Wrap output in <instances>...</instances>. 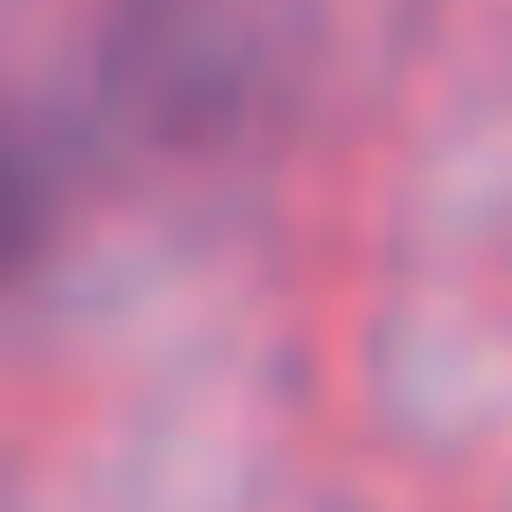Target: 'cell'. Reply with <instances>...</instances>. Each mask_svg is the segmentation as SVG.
<instances>
[{
    "label": "cell",
    "instance_id": "6da1fadb",
    "mask_svg": "<svg viewBox=\"0 0 512 512\" xmlns=\"http://www.w3.org/2000/svg\"><path fill=\"white\" fill-rule=\"evenodd\" d=\"M54 234V153L18 126V117H0V279L36 252Z\"/></svg>",
    "mask_w": 512,
    "mask_h": 512
}]
</instances>
